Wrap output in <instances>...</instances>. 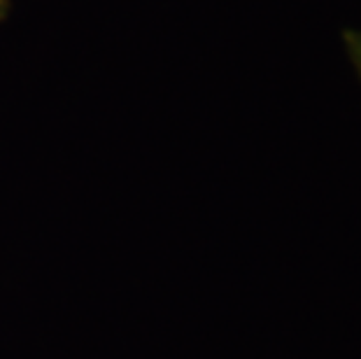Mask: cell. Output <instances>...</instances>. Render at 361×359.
I'll list each match as a JSON object with an SVG mask.
<instances>
[{"mask_svg": "<svg viewBox=\"0 0 361 359\" xmlns=\"http://www.w3.org/2000/svg\"><path fill=\"white\" fill-rule=\"evenodd\" d=\"M10 5H12V0H0V24L7 19V14H10Z\"/></svg>", "mask_w": 361, "mask_h": 359, "instance_id": "obj_2", "label": "cell"}, {"mask_svg": "<svg viewBox=\"0 0 361 359\" xmlns=\"http://www.w3.org/2000/svg\"><path fill=\"white\" fill-rule=\"evenodd\" d=\"M341 42H343L345 56H348L352 71H355L357 80L361 82V28H357V26L345 28L341 35Z\"/></svg>", "mask_w": 361, "mask_h": 359, "instance_id": "obj_1", "label": "cell"}]
</instances>
